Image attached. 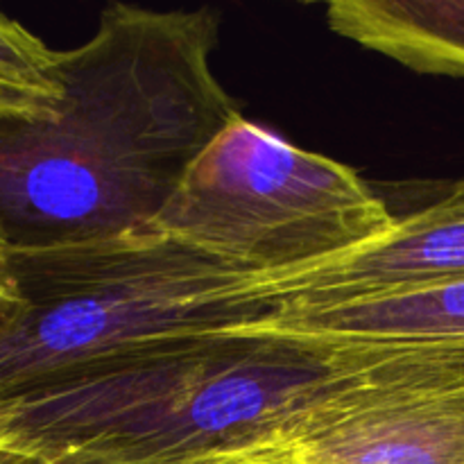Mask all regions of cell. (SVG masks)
<instances>
[{
	"instance_id": "obj_10",
	"label": "cell",
	"mask_w": 464,
	"mask_h": 464,
	"mask_svg": "<svg viewBox=\"0 0 464 464\" xmlns=\"http://www.w3.org/2000/svg\"><path fill=\"white\" fill-rule=\"evenodd\" d=\"M57 107H48V104L39 102V100L23 95L18 91L5 89L0 86V127L5 122L14 121H36V118H45L54 111Z\"/></svg>"
},
{
	"instance_id": "obj_8",
	"label": "cell",
	"mask_w": 464,
	"mask_h": 464,
	"mask_svg": "<svg viewBox=\"0 0 464 464\" xmlns=\"http://www.w3.org/2000/svg\"><path fill=\"white\" fill-rule=\"evenodd\" d=\"M326 21L412 71L464 80V0H335Z\"/></svg>"
},
{
	"instance_id": "obj_9",
	"label": "cell",
	"mask_w": 464,
	"mask_h": 464,
	"mask_svg": "<svg viewBox=\"0 0 464 464\" xmlns=\"http://www.w3.org/2000/svg\"><path fill=\"white\" fill-rule=\"evenodd\" d=\"M57 59V50L0 12V86L57 107L63 95Z\"/></svg>"
},
{
	"instance_id": "obj_11",
	"label": "cell",
	"mask_w": 464,
	"mask_h": 464,
	"mask_svg": "<svg viewBox=\"0 0 464 464\" xmlns=\"http://www.w3.org/2000/svg\"><path fill=\"white\" fill-rule=\"evenodd\" d=\"M207 464H297L293 456V449L288 442L267 444V447L249 449V451L231 453V456L218 458Z\"/></svg>"
},
{
	"instance_id": "obj_7",
	"label": "cell",
	"mask_w": 464,
	"mask_h": 464,
	"mask_svg": "<svg viewBox=\"0 0 464 464\" xmlns=\"http://www.w3.org/2000/svg\"><path fill=\"white\" fill-rule=\"evenodd\" d=\"M288 444L297 464H464V394L356 381Z\"/></svg>"
},
{
	"instance_id": "obj_14",
	"label": "cell",
	"mask_w": 464,
	"mask_h": 464,
	"mask_svg": "<svg viewBox=\"0 0 464 464\" xmlns=\"http://www.w3.org/2000/svg\"><path fill=\"white\" fill-rule=\"evenodd\" d=\"M16 299H18V293H14V295L0 293V315H5V313H7L9 308L16 304Z\"/></svg>"
},
{
	"instance_id": "obj_13",
	"label": "cell",
	"mask_w": 464,
	"mask_h": 464,
	"mask_svg": "<svg viewBox=\"0 0 464 464\" xmlns=\"http://www.w3.org/2000/svg\"><path fill=\"white\" fill-rule=\"evenodd\" d=\"M12 256H14V245L9 240L7 231L0 225V293L14 295L16 290V281L12 276Z\"/></svg>"
},
{
	"instance_id": "obj_15",
	"label": "cell",
	"mask_w": 464,
	"mask_h": 464,
	"mask_svg": "<svg viewBox=\"0 0 464 464\" xmlns=\"http://www.w3.org/2000/svg\"><path fill=\"white\" fill-rule=\"evenodd\" d=\"M9 442H14V440H12V438H9V435H7V433H5V430H3V429H0V444H9Z\"/></svg>"
},
{
	"instance_id": "obj_1",
	"label": "cell",
	"mask_w": 464,
	"mask_h": 464,
	"mask_svg": "<svg viewBox=\"0 0 464 464\" xmlns=\"http://www.w3.org/2000/svg\"><path fill=\"white\" fill-rule=\"evenodd\" d=\"M216 9L113 3L59 53L50 116L0 127V225L16 247L152 231L207 145L240 116L213 71Z\"/></svg>"
},
{
	"instance_id": "obj_12",
	"label": "cell",
	"mask_w": 464,
	"mask_h": 464,
	"mask_svg": "<svg viewBox=\"0 0 464 464\" xmlns=\"http://www.w3.org/2000/svg\"><path fill=\"white\" fill-rule=\"evenodd\" d=\"M0 464H57V462H53L48 456L36 451L34 447H27V444H21V442H9V444H0Z\"/></svg>"
},
{
	"instance_id": "obj_5",
	"label": "cell",
	"mask_w": 464,
	"mask_h": 464,
	"mask_svg": "<svg viewBox=\"0 0 464 464\" xmlns=\"http://www.w3.org/2000/svg\"><path fill=\"white\" fill-rule=\"evenodd\" d=\"M236 334L315 344L358 383L464 394V281L331 308H284Z\"/></svg>"
},
{
	"instance_id": "obj_6",
	"label": "cell",
	"mask_w": 464,
	"mask_h": 464,
	"mask_svg": "<svg viewBox=\"0 0 464 464\" xmlns=\"http://www.w3.org/2000/svg\"><path fill=\"white\" fill-rule=\"evenodd\" d=\"M464 281V177L447 186L374 243L311 270L256 279V290L284 308H331L420 293Z\"/></svg>"
},
{
	"instance_id": "obj_2",
	"label": "cell",
	"mask_w": 464,
	"mask_h": 464,
	"mask_svg": "<svg viewBox=\"0 0 464 464\" xmlns=\"http://www.w3.org/2000/svg\"><path fill=\"white\" fill-rule=\"evenodd\" d=\"M353 383L315 344L202 334L0 401V429L57 464H207L288 442Z\"/></svg>"
},
{
	"instance_id": "obj_3",
	"label": "cell",
	"mask_w": 464,
	"mask_h": 464,
	"mask_svg": "<svg viewBox=\"0 0 464 464\" xmlns=\"http://www.w3.org/2000/svg\"><path fill=\"white\" fill-rule=\"evenodd\" d=\"M18 302L0 315V401L66 383L163 340L266 324L254 276L161 231L16 247Z\"/></svg>"
},
{
	"instance_id": "obj_4",
	"label": "cell",
	"mask_w": 464,
	"mask_h": 464,
	"mask_svg": "<svg viewBox=\"0 0 464 464\" xmlns=\"http://www.w3.org/2000/svg\"><path fill=\"white\" fill-rule=\"evenodd\" d=\"M394 220L356 170L238 116L195 159L152 229L275 279L356 252Z\"/></svg>"
}]
</instances>
